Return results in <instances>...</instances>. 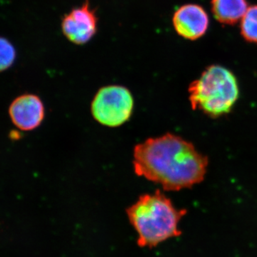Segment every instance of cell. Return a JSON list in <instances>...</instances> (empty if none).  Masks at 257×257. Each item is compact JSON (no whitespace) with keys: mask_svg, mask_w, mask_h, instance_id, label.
Wrapping results in <instances>:
<instances>
[{"mask_svg":"<svg viewBox=\"0 0 257 257\" xmlns=\"http://www.w3.org/2000/svg\"><path fill=\"white\" fill-rule=\"evenodd\" d=\"M241 34L246 41L257 44V5L249 7L241 19Z\"/></svg>","mask_w":257,"mask_h":257,"instance_id":"cell-9","label":"cell"},{"mask_svg":"<svg viewBox=\"0 0 257 257\" xmlns=\"http://www.w3.org/2000/svg\"><path fill=\"white\" fill-rule=\"evenodd\" d=\"M134 98L127 88L109 85L101 88L94 96L91 111L96 121L109 127L124 124L133 114Z\"/></svg>","mask_w":257,"mask_h":257,"instance_id":"cell-4","label":"cell"},{"mask_svg":"<svg viewBox=\"0 0 257 257\" xmlns=\"http://www.w3.org/2000/svg\"><path fill=\"white\" fill-rule=\"evenodd\" d=\"M1 60L0 69L2 71L9 69L14 63L16 58V50L15 47L7 39H1Z\"/></svg>","mask_w":257,"mask_h":257,"instance_id":"cell-10","label":"cell"},{"mask_svg":"<svg viewBox=\"0 0 257 257\" xmlns=\"http://www.w3.org/2000/svg\"><path fill=\"white\" fill-rule=\"evenodd\" d=\"M176 32L187 40L200 38L207 32L209 17L205 10L197 5H186L176 11L173 16Z\"/></svg>","mask_w":257,"mask_h":257,"instance_id":"cell-7","label":"cell"},{"mask_svg":"<svg viewBox=\"0 0 257 257\" xmlns=\"http://www.w3.org/2000/svg\"><path fill=\"white\" fill-rule=\"evenodd\" d=\"M246 0H212L211 10L216 20L225 25H234L248 10Z\"/></svg>","mask_w":257,"mask_h":257,"instance_id":"cell-8","label":"cell"},{"mask_svg":"<svg viewBox=\"0 0 257 257\" xmlns=\"http://www.w3.org/2000/svg\"><path fill=\"white\" fill-rule=\"evenodd\" d=\"M239 96V84L234 74L229 69L216 64L207 67L189 87L192 109L211 118L229 114Z\"/></svg>","mask_w":257,"mask_h":257,"instance_id":"cell-3","label":"cell"},{"mask_svg":"<svg viewBox=\"0 0 257 257\" xmlns=\"http://www.w3.org/2000/svg\"><path fill=\"white\" fill-rule=\"evenodd\" d=\"M209 160L193 144L174 134L147 139L134 150L135 174L166 191L182 190L204 180Z\"/></svg>","mask_w":257,"mask_h":257,"instance_id":"cell-1","label":"cell"},{"mask_svg":"<svg viewBox=\"0 0 257 257\" xmlns=\"http://www.w3.org/2000/svg\"><path fill=\"white\" fill-rule=\"evenodd\" d=\"M97 18L89 8V2L82 7L72 10L62 20V29L64 36L75 45L87 43L96 32Z\"/></svg>","mask_w":257,"mask_h":257,"instance_id":"cell-5","label":"cell"},{"mask_svg":"<svg viewBox=\"0 0 257 257\" xmlns=\"http://www.w3.org/2000/svg\"><path fill=\"white\" fill-rule=\"evenodd\" d=\"M9 114L17 127L23 131H32L42 124L45 117V107L38 96L23 94L10 104Z\"/></svg>","mask_w":257,"mask_h":257,"instance_id":"cell-6","label":"cell"},{"mask_svg":"<svg viewBox=\"0 0 257 257\" xmlns=\"http://www.w3.org/2000/svg\"><path fill=\"white\" fill-rule=\"evenodd\" d=\"M187 210L177 209L170 198L157 190L142 195L126 209L128 219L138 234L141 247H156L182 234L179 223Z\"/></svg>","mask_w":257,"mask_h":257,"instance_id":"cell-2","label":"cell"}]
</instances>
